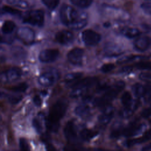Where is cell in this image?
I'll use <instances>...</instances> for the list:
<instances>
[{"label": "cell", "instance_id": "1", "mask_svg": "<svg viewBox=\"0 0 151 151\" xmlns=\"http://www.w3.org/2000/svg\"><path fill=\"white\" fill-rule=\"evenodd\" d=\"M60 17L61 22L72 29H81L87 23L86 13L78 12L74 8L67 4H64L61 7Z\"/></svg>", "mask_w": 151, "mask_h": 151}, {"label": "cell", "instance_id": "2", "mask_svg": "<svg viewBox=\"0 0 151 151\" xmlns=\"http://www.w3.org/2000/svg\"><path fill=\"white\" fill-rule=\"evenodd\" d=\"M125 83L123 81H118L113 86L106 91L104 95L100 97H97L94 100V104L96 107L103 108L109 104L114 99L119 93L124 88Z\"/></svg>", "mask_w": 151, "mask_h": 151}, {"label": "cell", "instance_id": "3", "mask_svg": "<svg viewBox=\"0 0 151 151\" xmlns=\"http://www.w3.org/2000/svg\"><path fill=\"white\" fill-rule=\"evenodd\" d=\"M68 106L67 101L65 99L58 100L50 109L49 114L45 121L60 123V120L65 115Z\"/></svg>", "mask_w": 151, "mask_h": 151}, {"label": "cell", "instance_id": "4", "mask_svg": "<svg viewBox=\"0 0 151 151\" xmlns=\"http://www.w3.org/2000/svg\"><path fill=\"white\" fill-rule=\"evenodd\" d=\"M44 21V12L41 10H32L27 12L23 16V22L32 25L41 27Z\"/></svg>", "mask_w": 151, "mask_h": 151}, {"label": "cell", "instance_id": "5", "mask_svg": "<svg viewBox=\"0 0 151 151\" xmlns=\"http://www.w3.org/2000/svg\"><path fill=\"white\" fill-rule=\"evenodd\" d=\"M59 74L57 70H50L41 74L38 78V83L44 87L52 86L58 79Z\"/></svg>", "mask_w": 151, "mask_h": 151}, {"label": "cell", "instance_id": "6", "mask_svg": "<svg viewBox=\"0 0 151 151\" xmlns=\"http://www.w3.org/2000/svg\"><path fill=\"white\" fill-rule=\"evenodd\" d=\"M17 38L25 44L33 43L35 39L34 31L28 27H21L17 31Z\"/></svg>", "mask_w": 151, "mask_h": 151}, {"label": "cell", "instance_id": "7", "mask_svg": "<svg viewBox=\"0 0 151 151\" xmlns=\"http://www.w3.org/2000/svg\"><path fill=\"white\" fill-rule=\"evenodd\" d=\"M22 74L21 70L16 67H11L1 74V80L4 83H11L18 80Z\"/></svg>", "mask_w": 151, "mask_h": 151}, {"label": "cell", "instance_id": "8", "mask_svg": "<svg viewBox=\"0 0 151 151\" xmlns=\"http://www.w3.org/2000/svg\"><path fill=\"white\" fill-rule=\"evenodd\" d=\"M81 37L84 43L87 46L97 45L101 40V35L91 29H86L82 32Z\"/></svg>", "mask_w": 151, "mask_h": 151}, {"label": "cell", "instance_id": "9", "mask_svg": "<svg viewBox=\"0 0 151 151\" xmlns=\"http://www.w3.org/2000/svg\"><path fill=\"white\" fill-rule=\"evenodd\" d=\"M145 124H139L136 120L130 123L126 127H124L123 136L126 137H132L136 136L142 132L145 129Z\"/></svg>", "mask_w": 151, "mask_h": 151}, {"label": "cell", "instance_id": "10", "mask_svg": "<svg viewBox=\"0 0 151 151\" xmlns=\"http://www.w3.org/2000/svg\"><path fill=\"white\" fill-rule=\"evenodd\" d=\"M59 54L60 52L57 49H46L40 52L38 59L42 63H51L57 59Z\"/></svg>", "mask_w": 151, "mask_h": 151}, {"label": "cell", "instance_id": "11", "mask_svg": "<svg viewBox=\"0 0 151 151\" xmlns=\"http://www.w3.org/2000/svg\"><path fill=\"white\" fill-rule=\"evenodd\" d=\"M84 50L80 48L76 47L70 50L67 54L68 61L74 65H81L82 64Z\"/></svg>", "mask_w": 151, "mask_h": 151}, {"label": "cell", "instance_id": "12", "mask_svg": "<svg viewBox=\"0 0 151 151\" xmlns=\"http://www.w3.org/2000/svg\"><path fill=\"white\" fill-rule=\"evenodd\" d=\"M114 113V109L110 105H107L103 107L102 113L99 116L98 120L102 126H106L111 121Z\"/></svg>", "mask_w": 151, "mask_h": 151}, {"label": "cell", "instance_id": "13", "mask_svg": "<svg viewBox=\"0 0 151 151\" xmlns=\"http://www.w3.org/2000/svg\"><path fill=\"white\" fill-rule=\"evenodd\" d=\"M64 133L68 141L71 143H76L77 140L76 127L74 122L68 121L64 128Z\"/></svg>", "mask_w": 151, "mask_h": 151}, {"label": "cell", "instance_id": "14", "mask_svg": "<svg viewBox=\"0 0 151 151\" xmlns=\"http://www.w3.org/2000/svg\"><path fill=\"white\" fill-rule=\"evenodd\" d=\"M133 46L138 51H145L151 47V38L148 36L140 37L134 41Z\"/></svg>", "mask_w": 151, "mask_h": 151}, {"label": "cell", "instance_id": "15", "mask_svg": "<svg viewBox=\"0 0 151 151\" xmlns=\"http://www.w3.org/2000/svg\"><path fill=\"white\" fill-rule=\"evenodd\" d=\"M57 42L62 45H67L71 43L74 39L73 34L68 30H61L58 32L55 36Z\"/></svg>", "mask_w": 151, "mask_h": 151}, {"label": "cell", "instance_id": "16", "mask_svg": "<svg viewBox=\"0 0 151 151\" xmlns=\"http://www.w3.org/2000/svg\"><path fill=\"white\" fill-rule=\"evenodd\" d=\"M98 79L94 77H88L83 78L73 83L71 86V88H87L92 87L97 83Z\"/></svg>", "mask_w": 151, "mask_h": 151}, {"label": "cell", "instance_id": "17", "mask_svg": "<svg viewBox=\"0 0 151 151\" xmlns=\"http://www.w3.org/2000/svg\"><path fill=\"white\" fill-rule=\"evenodd\" d=\"M104 55L107 57H115L121 55L123 52L116 44L111 42L107 43L104 47Z\"/></svg>", "mask_w": 151, "mask_h": 151}, {"label": "cell", "instance_id": "18", "mask_svg": "<svg viewBox=\"0 0 151 151\" xmlns=\"http://www.w3.org/2000/svg\"><path fill=\"white\" fill-rule=\"evenodd\" d=\"M139 105V103L138 101H133L130 105L124 107L123 109L120 110L119 116L123 118H128L130 117L138 108Z\"/></svg>", "mask_w": 151, "mask_h": 151}, {"label": "cell", "instance_id": "19", "mask_svg": "<svg viewBox=\"0 0 151 151\" xmlns=\"http://www.w3.org/2000/svg\"><path fill=\"white\" fill-rule=\"evenodd\" d=\"M90 107L86 104H80L75 108L74 113L76 115L82 118H86L90 116Z\"/></svg>", "mask_w": 151, "mask_h": 151}, {"label": "cell", "instance_id": "20", "mask_svg": "<svg viewBox=\"0 0 151 151\" xmlns=\"http://www.w3.org/2000/svg\"><path fill=\"white\" fill-rule=\"evenodd\" d=\"M121 34L128 38H133L140 35V31L135 28L125 27L121 29Z\"/></svg>", "mask_w": 151, "mask_h": 151}, {"label": "cell", "instance_id": "21", "mask_svg": "<svg viewBox=\"0 0 151 151\" xmlns=\"http://www.w3.org/2000/svg\"><path fill=\"white\" fill-rule=\"evenodd\" d=\"M124 127L119 123H115L111 128L110 137L112 139H117L123 135Z\"/></svg>", "mask_w": 151, "mask_h": 151}, {"label": "cell", "instance_id": "22", "mask_svg": "<svg viewBox=\"0 0 151 151\" xmlns=\"http://www.w3.org/2000/svg\"><path fill=\"white\" fill-rule=\"evenodd\" d=\"M11 54L14 59L17 60H23L26 57L27 52L21 47H14L11 50Z\"/></svg>", "mask_w": 151, "mask_h": 151}, {"label": "cell", "instance_id": "23", "mask_svg": "<svg viewBox=\"0 0 151 151\" xmlns=\"http://www.w3.org/2000/svg\"><path fill=\"white\" fill-rule=\"evenodd\" d=\"M97 134L98 133L97 132L87 129H84L81 131L80 133V136L83 140L87 142L94 138L97 135Z\"/></svg>", "mask_w": 151, "mask_h": 151}, {"label": "cell", "instance_id": "24", "mask_svg": "<svg viewBox=\"0 0 151 151\" xmlns=\"http://www.w3.org/2000/svg\"><path fill=\"white\" fill-rule=\"evenodd\" d=\"M15 28V24L12 21H5L2 26V32L4 34L11 33Z\"/></svg>", "mask_w": 151, "mask_h": 151}, {"label": "cell", "instance_id": "25", "mask_svg": "<svg viewBox=\"0 0 151 151\" xmlns=\"http://www.w3.org/2000/svg\"><path fill=\"white\" fill-rule=\"evenodd\" d=\"M145 58V56H141V55H127L123 57L117 61V63L119 64H126L133 61L135 60H141Z\"/></svg>", "mask_w": 151, "mask_h": 151}, {"label": "cell", "instance_id": "26", "mask_svg": "<svg viewBox=\"0 0 151 151\" xmlns=\"http://www.w3.org/2000/svg\"><path fill=\"white\" fill-rule=\"evenodd\" d=\"M132 91L134 96L138 98L143 96L145 92V86L140 83H136L132 87Z\"/></svg>", "mask_w": 151, "mask_h": 151}, {"label": "cell", "instance_id": "27", "mask_svg": "<svg viewBox=\"0 0 151 151\" xmlns=\"http://www.w3.org/2000/svg\"><path fill=\"white\" fill-rule=\"evenodd\" d=\"M70 1L73 4L81 8H88L93 2V0H70Z\"/></svg>", "mask_w": 151, "mask_h": 151}, {"label": "cell", "instance_id": "28", "mask_svg": "<svg viewBox=\"0 0 151 151\" xmlns=\"http://www.w3.org/2000/svg\"><path fill=\"white\" fill-rule=\"evenodd\" d=\"M121 102L124 107L128 106L132 103L133 101L132 95L129 91H125L123 93L121 97Z\"/></svg>", "mask_w": 151, "mask_h": 151}, {"label": "cell", "instance_id": "29", "mask_svg": "<svg viewBox=\"0 0 151 151\" xmlns=\"http://www.w3.org/2000/svg\"><path fill=\"white\" fill-rule=\"evenodd\" d=\"M83 76V73L80 72L71 73L67 74L64 78V81L66 83H71L75 80L79 79Z\"/></svg>", "mask_w": 151, "mask_h": 151}, {"label": "cell", "instance_id": "30", "mask_svg": "<svg viewBox=\"0 0 151 151\" xmlns=\"http://www.w3.org/2000/svg\"><path fill=\"white\" fill-rule=\"evenodd\" d=\"M86 89L83 88H73V90L70 93V96L71 98H78L85 94Z\"/></svg>", "mask_w": 151, "mask_h": 151}, {"label": "cell", "instance_id": "31", "mask_svg": "<svg viewBox=\"0 0 151 151\" xmlns=\"http://www.w3.org/2000/svg\"><path fill=\"white\" fill-rule=\"evenodd\" d=\"M134 66L139 70H151V62L149 61H140L134 64Z\"/></svg>", "mask_w": 151, "mask_h": 151}, {"label": "cell", "instance_id": "32", "mask_svg": "<svg viewBox=\"0 0 151 151\" xmlns=\"http://www.w3.org/2000/svg\"><path fill=\"white\" fill-rule=\"evenodd\" d=\"M28 87V84L26 83L23 82L9 88V89L14 92H24L27 90Z\"/></svg>", "mask_w": 151, "mask_h": 151}, {"label": "cell", "instance_id": "33", "mask_svg": "<svg viewBox=\"0 0 151 151\" xmlns=\"http://www.w3.org/2000/svg\"><path fill=\"white\" fill-rule=\"evenodd\" d=\"M6 97L8 101L12 104H17L19 103L22 99V96L20 95L8 94Z\"/></svg>", "mask_w": 151, "mask_h": 151}, {"label": "cell", "instance_id": "34", "mask_svg": "<svg viewBox=\"0 0 151 151\" xmlns=\"http://www.w3.org/2000/svg\"><path fill=\"white\" fill-rule=\"evenodd\" d=\"M42 1L48 9L52 10L58 6L60 0H42Z\"/></svg>", "mask_w": 151, "mask_h": 151}, {"label": "cell", "instance_id": "35", "mask_svg": "<svg viewBox=\"0 0 151 151\" xmlns=\"http://www.w3.org/2000/svg\"><path fill=\"white\" fill-rule=\"evenodd\" d=\"M143 97L146 103L149 102L151 100V86L146 84L145 86V92Z\"/></svg>", "mask_w": 151, "mask_h": 151}, {"label": "cell", "instance_id": "36", "mask_svg": "<svg viewBox=\"0 0 151 151\" xmlns=\"http://www.w3.org/2000/svg\"><path fill=\"white\" fill-rule=\"evenodd\" d=\"M150 139H151V129H149L147 132H146L142 137L136 138V141L137 144H140Z\"/></svg>", "mask_w": 151, "mask_h": 151}, {"label": "cell", "instance_id": "37", "mask_svg": "<svg viewBox=\"0 0 151 151\" xmlns=\"http://www.w3.org/2000/svg\"><path fill=\"white\" fill-rule=\"evenodd\" d=\"M115 68V65L113 63H107L101 66L100 70L104 73H107L112 71Z\"/></svg>", "mask_w": 151, "mask_h": 151}, {"label": "cell", "instance_id": "38", "mask_svg": "<svg viewBox=\"0 0 151 151\" xmlns=\"http://www.w3.org/2000/svg\"><path fill=\"white\" fill-rule=\"evenodd\" d=\"M2 10L5 12H6V13H8V14H10L12 15H19L21 14V11H19V10L13 8H11V7H9V6H4L2 8Z\"/></svg>", "mask_w": 151, "mask_h": 151}, {"label": "cell", "instance_id": "39", "mask_svg": "<svg viewBox=\"0 0 151 151\" xmlns=\"http://www.w3.org/2000/svg\"><path fill=\"white\" fill-rule=\"evenodd\" d=\"M19 147L22 150H28L29 149V145L28 143V141L23 137H21L19 140Z\"/></svg>", "mask_w": 151, "mask_h": 151}, {"label": "cell", "instance_id": "40", "mask_svg": "<svg viewBox=\"0 0 151 151\" xmlns=\"http://www.w3.org/2000/svg\"><path fill=\"white\" fill-rule=\"evenodd\" d=\"M32 126L34 127L36 132L38 133H40L42 132V126L39 120L37 118H34L32 120Z\"/></svg>", "mask_w": 151, "mask_h": 151}, {"label": "cell", "instance_id": "41", "mask_svg": "<svg viewBox=\"0 0 151 151\" xmlns=\"http://www.w3.org/2000/svg\"><path fill=\"white\" fill-rule=\"evenodd\" d=\"M141 8L143 11L147 14L151 15V2H145L141 5Z\"/></svg>", "mask_w": 151, "mask_h": 151}, {"label": "cell", "instance_id": "42", "mask_svg": "<svg viewBox=\"0 0 151 151\" xmlns=\"http://www.w3.org/2000/svg\"><path fill=\"white\" fill-rule=\"evenodd\" d=\"M110 87L111 86H109L108 84L103 83L99 84L97 86L96 90H97V91H99V92H101V91H106L107 90H108L110 88Z\"/></svg>", "mask_w": 151, "mask_h": 151}, {"label": "cell", "instance_id": "43", "mask_svg": "<svg viewBox=\"0 0 151 151\" xmlns=\"http://www.w3.org/2000/svg\"><path fill=\"white\" fill-rule=\"evenodd\" d=\"M141 116L143 118L147 119L151 116V107L146 108L142 110L141 112Z\"/></svg>", "mask_w": 151, "mask_h": 151}, {"label": "cell", "instance_id": "44", "mask_svg": "<svg viewBox=\"0 0 151 151\" xmlns=\"http://www.w3.org/2000/svg\"><path fill=\"white\" fill-rule=\"evenodd\" d=\"M139 78L142 80L151 81V74L147 73H142L140 74Z\"/></svg>", "mask_w": 151, "mask_h": 151}, {"label": "cell", "instance_id": "45", "mask_svg": "<svg viewBox=\"0 0 151 151\" xmlns=\"http://www.w3.org/2000/svg\"><path fill=\"white\" fill-rule=\"evenodd\" d=\"M32 101L34 103V104L37 106H40L42 104V101L41 98L38 95H35L34 96V97L32 99Z\"/></svg>", "mask_w": 151, "mask_h": 151}, {"label": "cell", "instance_id": "46", "mask_svg": "<svg viewBox=\"0 0 151 151\" xmlns=\"http://www.w3.org/2000/svg\"><path fill=\"white\" fill-rule=\"evenodd\" d=\"M133 70V67L131 65H127L123 67L120 70V73H129Z\"/></svg>", "mask_w": 151, "mask_h": 151}, {"label": "cell", "instance_id": "47", "mask_svg": "<svg viewBox=\"0 0 151 151\" xmlns=\"http://www.w3.org/2000/svg\"><path fill=\"white\" fill-rule=\"evenodd\" d=\"M21 1V0H6V2L8 4H12V5H14V4H17V5Z\"/></svg>", "mask_w": 151, "mask_h": 151}, {"label": "cell", "instance_id": "48", "mask_svg": "<svg viewBox=\"0 0 151 151\" xmlns=\"http://www.w3.org/2000/svg\"><path fill=\"white\" fill-rule=\"evenodd\" d=\"M18 6H19L21 8H27L28 6V4L26 2H22L21 1L19 4H17Z\"/></svg>", "mask_w": 151, "mask_h": 151}, {"label": "cell", "instance_id": "49", "mask_svg": "<svg viewBox=\"0 0 151 151\" xmlns=\"http://www.w3.org/2000/svg\"><path fill=\"white\" fill-rule=\"evenodd\" d=\"M142 150L143 151H149V150H151V143L147 145L146 146H145V147H143L142 149Z\"/></svg>", "mask_w": 151, "mask_h": 151}, {"label": "cell", "instance_id": "50", "mask_svg": "<svg viewBox=\"0 0 151 151\" xmlns=\"http://www.w3.org/2000/svg\"><path fill=\"white\" fill-rule=\"evenodd\" d=\"M109 25H110V24H109V22H106V23H104V27H108Z\"/></svg>", "mask_w": 151, "mask_h": 151}, {"label": "cell", "instance_id": "51", "mask_svg": "<svg viewBox=\"0 0 151 151\" xmlns=\"http://www.w3.org/2000/svg\"><path fill=\"white\" fill-rule=\"evenodd\" d=\"M150 124H151V120H150Z\"/></svg>", "mask_w": 151, "mask_h": 151}, {"label": "cell", "instance_id": "52", "mask_svg": "<svg viewBox=\"0 0 151 151\" xmlns=\"http://www.w3.org/2000/svg\"><path fill=\"white\" fill-rule=\"evenodd\" d=\"M150 1H151V0H150Z\"/></svg>", "mask_w": 151, "mask_h": 151}]
</instances>
